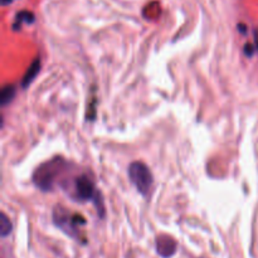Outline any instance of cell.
Listing matches in <instances>:
<instances>
[{"mask_svg": "<svg viewBox=\"0 0 258 258\" xmlns=\"http://www.w3.org/2000/svg\"><path fill=\"white\" fill-rule=\"evenodd\" d=\"M63 165H64V161L62 159H54L40 165L33 175V181L35 185L44 191L52 190L57 178L64 170Z\"/></svg>", "mask_w": 258, "mask_h": 258, "instance_id": "obj_1", "label": "cell"}, {"mask_svg": "<svg viewBox=\"0 0 258 258\" xmlns=\"http://www.w3.org/2000/svg\"><path fill=\"white\" fill-rule=\"evenodd\" d=\"M53 222L58 228L62 229L64 233L73 238L80 239L78 227L86 224L85 218L80 214H72L66 211L64 208H55L53 212Z\"/></svg>", "mask_w": 258, "mask_h": 258, "instance_id": "obj_2", "label": "cell"}, {"mask_svg": "<svg viewBox=\"0 0 258 258\" xmlns=\"http://www.w3.org/2000/svg\"><path fill=\"white\" fill-rule=\"evenodd\" d=\"M128 176L139 193L143 196H149L151 185H153V175L145 164L141 161H134L128 168Z\"/></svg>", "mask_w": 258, "mask_h": 258, "instance_id": "obj_3", "label": "cell"}, {"mask_svg": "<svg viewBox=\"0 0 258 258\" xmlns=\"http://www.w3.org/2000/svg\"><path fill=\"white\" fill-rule=\"evenodd\" d=\"M75 193L77 199L80 201H95L96 197L98 196V193L96 191L95 184L91 180L88 176L82 175L76 180L75 183Z\"/></svg>", "mask_w": 258, "mask_h": 258, "instance_id": "obj_4", "label": "cell"}, {"mask_svg": "<svg viewBox=\"0 0 258 258\" xmlns=\"http://www.w3.org/2000/svg\"><path fill=\"white\" fill-rule=\"evenodd\" d=\"M156 251L163 258H170L176 252V242L169 236H159L156 239Z\"/></svg>", "mask_w": 258, "mask_h": 258, "instance_id": "obj_5", "label": "cell"}, {"mask_svg": "<svg viewBox=\"0 0 258 258\" xmlns=\"http://www.w3.org/2000/svg\"><path fill=\"white\" fill-rule=\"evenodd\" d=\"M39 70H40V60L37 58V59L33 60L32 64H30V67L28 68L27 73H25L24 78H23L22 81V87L24 88V90H27L28 86L34 81V78L37 77V75L39 73Z\"/></svg>", "mask_w": 258, "mask_h": 258, "instance_id": "obj_6", "label": "cell"}, {"mask_svg": "<svg viewBox=\"0 0 258 258\" xmlns=\"http://www.w3.org/2000/svg\"><path fill=\"white\" fill-rule=\"evenodd\" d=\"M33 22H34V14L30 12H27V10H23V12L18 13L17 17H15L14 23H13V29L18 30L22 28V25L24 24V23L30 24V23Z\"/></svg>", "mask_w": 258, "mask_h": 258, "instance_id": "obj_7", "label": "cell"}, {"mask_svg": "<svg viewBox=\"0 0 258 258\" xmlns=\"http://www.w3.org/2000/svg\"><path fill=\"white\" fill-rule=\"evenodd\" d=\"M12 222L8 218L7 214L2 213L0 214V233H2V237H8L10 233H12Z\"/></svg>", "mask_w": 258, "mask_h": 258, "instance_id": "obj_8", "label": "cell"}, {"mask_svg": "<svg viewBox=\"0 0 258 258\" xmlns=\"http://www.w3.org/2000/svg\"><path fill=\"white\" fill-rule=\"evenodd\" d=\"M15 96V87L14 86H5L2 91V95H0V101H2V105L5 106L8 103H10L13 101Z\"/></svg>", "mask_w": 258, "mask_h": 258, "instance_id": "obj_9", "label": "cell"}, {"mask_svg": "<svg viewBox=\"0 0 258 258\" xmlns=\"http://www.w3.org/2000/svg\"><path fill=\"white\" fill-rule=\"evenodd\" d=\"M254 52V47L252 44H249V43H247L246 45H244V53H246L248 57H252V54H253Z\"/></svg>", "mask_w": 258, "mask_h": 258, "instance_id": "obj_10", "label": "cell"}, {"mask_svg": "<svg viewBox=\"0 0 258 258\" xmlns=\"http://www.w3.org/2000/svg\"><path fill=\"white\" fill-rule=\"evenodd\" d=\"M254 42H256V47H257V49H258V30H256V32H254Z\"/></svg>", "mask_w": 258, "mask_h": 258, "instance_id": "obj_11", "label": "cell"}, {"mask_svg": "<svg viewBox=\"0 0 258 258\" xmlns=\"http://www.w3.org/2000/svg\"><path fill=\"white\" fill-rule=\"evenodd\" d=\"M14 0H2V4L3 5H8V4H12Z\"/></svg>", "mask_w": 258, "mask_h": 258, "instance_id": "obj_12", "label": "cell"}]
</instances>
